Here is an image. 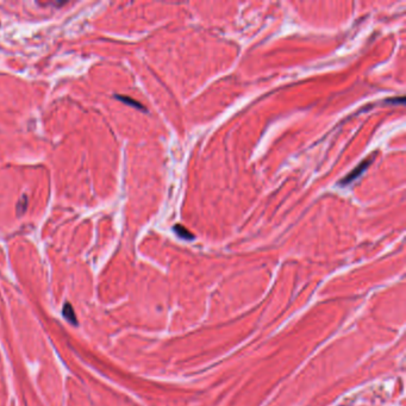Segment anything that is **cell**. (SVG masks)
I'll return each mask as SVG.
<instances>
[{
    "label": "cell",
    "mask_w": 406,
    "mask_h": 406,
    "mask_svg": "<svg viewBox=\"0 0 406 406\" xmlns=\"http://www.w3.org/2000/svg\"><path fill=\"white\" fill-rule=\"evenodd\" d=\"M64 316L65 318L67 319L68 322L73 323L74 325H76V321H75V314H74V311H73V307H71L70 304H66L64 306Z\"/></svg>",
    "instance_id": "obj_2"
},
{
    "label": "cell",
    "mask_w": 406,
    "mask_h": 406,
    "mask_svg": "<svg viewBox=\"0 0 406 406\" xmlns=\"http://www.w3.org/2000/svg\"><path fill=\"white\" fill-rule=\"evenodd\" d=\"M386 102H393V104H397V105H403L404 104V98L403 97H400V98H394V99H390L387 100Z\"/></svg>",
    "instance_id": "obj_5"
},
{
    "label": "cell",
    "mask_w": 406,
    "mask_h": 406,
    "mask_svg": "<svg viewBox=\"0 0 406 406\" xmlns=\"http://www.w3.org/2000/svg\"><path fill=\"white\" fill-rule=\"evenodd\" d=\"M117 98H118L119 100H122V102H127V104H130L131 106H135V107H137V108H143V106H142L141 104H139V102H135V100H133V99L128 98V97H121V96H117Z\"/></svg>",
    "instance_id": "obj_4"
},
{
    "label": "cell",
    "mask_w": 406,
    "mask_h": 406,
    "mask_svg": "<svg viewBox=\"0 0 406 406\" xmlns=\"http://www.w3.org/2000/svg\"><path fill=\"white\" fill-rule=\"evenodd\" d=\"M174 231H175V234L178 235L179 237H181V238L184 239H193V235L190 233V231L187 230V229L181 227V225H175L174 227Z\"/></svg>",
    "instance_id": "obj_3"
},
{
    "label": "cell",
    "mask_w": 406,
    "mask_h": 406,
    "mask_svg": "<svg viewBox=\"0 0 406 406\" xmlns=\"http://www.w3.org/2000/svg\"><path fill=\"white\" fill-rule=\"evenodd\" d=\"M370 164H371V160H370V159H368V160H365L364 162H361V164H360L359 166H357V167L355 168V169H353V170H351L350 173L348 174V175L345 176V178L342 180V181H341V185H342V186L350 185L351 182H354V181H355L356 179H359L360 176H361L362 174H364V171L366 170V168H367L368 166H370Z\"/></svg>",
    "instance_id": "obj_1"
}]
</instances>
